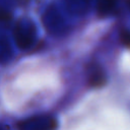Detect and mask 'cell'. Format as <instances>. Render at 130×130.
Masks as SVG:
<instances>
[{
	"label": "cell",
	"instance_id": "6da1fadb",
	"mask_svg": "<svg viewBox=\"0 0 130 130\" xmlns=\"http://www.w3.org/2000/svg\"><path fill=\"white\" fill-rule=\"evenodd\" d=\"M13 38L15 44L21 50L28 49L35 41L36 28L34 23L28 19H20L13 28Z\"/></svg>",
	"mask_w": 130,
	"mask_h": 130
},
{
	"label": "cell",
	"instance_id": "7a4b0ae2",
	"mask_svg": "<svg viewBox=\"0 0 130 130\" xmlns=\"http://www.w3.org/2000/svg\"><path fill=\"white\" fill-rule=\"evenodd\" d=\"M56 127V120L49 115L32 116L17 124L18 130H55Z\"/></svg>",
	"mask_w": 130,
	"mask_h": 130
},
{
	"label": "cell",
	"instance_id": "277c9868",
	"mask_svg": "<svg viewBox=\"0 0 130 130\" xmlns=\"http://www.w3.org/2000/svg\"><path fill=\"white\" fill-rule=\"evenodd\" d=\"M117 0H98V11L101 15H108L113 11Z\"/></svg>",
	"mask_w": 130,
	"mask_h": 130
},
{
	"label": "cell",
	"instance_id": "52a82bcc",
	"mask_svg": "<svg viewBox=\"0 0 130 130\" xmlns=\"http://www.w3.org/2000/svg\"><path fill=\"white\" fill-rule=\"evenodd\" d=\"M0 130H7V129H6V128H5L4 126H2V125H0Z\"/></svg>",
	"mask_w": 130,
	"mask_h": 130
},
{
	"label": "cell",
	"instance_id": "8992f818",
	"mask_svg": "<svg viewBox=\"0 0 130 130\" xmlns=\"http://www.w3.org/2000/svg\"><path fill=\"white\" fill-rule=\"evenodd\" d=\"M8 45L6 42H4L3 40H0V55H5L9 50H8Z\"/></svg>",
	"mask_w": 130,
	"mask_h": 130
},
{
	"label": "cell",
	"instance_id": "3957f363",
	"mask_svg": "<svg viewBox=\"0 0 130 130\" xmlns=\"http://www.w3.org/2000/svg\"><path fill=\"white\" fill-rule=\"evenodd\" d=\"M106 77L104 75V72L100 68H95L90 71V74L88 76V82L91 86H101L105 83Z\"/></svg>",
	"mask_w": 130,
	"mask_h": 130
},
{
	"label": "cell",
	"instance_id": "5b68a950",
	"mask_svg": "<svg viewBox=\"0 0 130 130\" xmlns=\"http://www.w3.org/2000/svg\"><path fill=\"white\" fill-rule=\"evenodd\" d=\"M121 40L125 46L130 48V32L129 31H123L121 34Z\"/></svg>",
	"mask_w": 130,
	"mask_h": 130
}]
</instances>
